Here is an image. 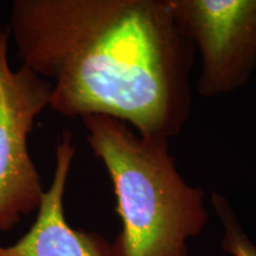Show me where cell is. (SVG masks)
<instances>
[{
	"mask_svg": "<svg viewBox=\"0 0 256 256\" xmlns=\"http://www.w3.org/2000/svg\"><path fill=\"white\" fill-rule=\"evenodd\" d=\"M8 26L62 116L104 115L165 140L190 118L196 51L170 0H16Z\"/></svg>",
	"mask_w": 256,
	"mask_h": 256,
	"instance_id": "1",
	"label": "cell"
},
{
	"mask_svg": "<svg viewBox=\"0 0 256 256\" xmlns=\"http://www.w3.org/2000/svg\"><path fill=\"white\" fill-rule=\"evenodd\" d=\"M10 30L0 22V232L40 208L44 188L28 153L34 120L49 107L52 84L8 60Z\"/></svg>",
	"mask_w": 256,
	"mask_h": 256,
	"instance_id": "3",
	"label": "cell"
},
{
	"mask_svg": "<svg viewBox=\"0 0 256 256\" xmlns=\"http://www.w3.org/2000/svg\"><path fill=\"white\" fill-rule=\"evenodd\" d=\"M87 142L108 172L122 228L114 256H188V241L206 228V192L188 185L168 140L140 136L104 115L82 119Z\"/></svg>",
	"mask_w": 256,
	"mask_h": 256,
	"instance_id": "2",
	"label": "cell"
},
{
	"mask_svg": "<svg viewBox=\"0 0 256 256\" xmlns=\"http://www.w3.org/2000/svg\"><path fill=\"white\" fill-rule=\"evenodd\" d=\"M52 182L44 191L37 216L24 236L0 246V256H114L113 243L95 232L74 229L64 215V194L76 146L64 130L57 142Z\"/></svg>",
	"mask_w": 256,
	"mask_h": 256,
	"instance_id": "5",
	"label": "cell"
},
{
	"mask_svg": "<svg viewBox=\"0 0 256 256\" xmlns=\"http://www.w3.org/2000/svg\"><path fill=\"white\" fill-rule=\"evenodd\" d=\"M200 57L197 92L206 98L244 87L256 70V0H170Z\"/></svg>",
	"mask_w": 256,
	"mask_h": 256,
	"instance_id": "4",
	"label": "cell"
},
{
	"mask_svg": "<svg viewBox=\"0 0 256 256\" xmlns=\"http://www.w3.org/2000/svg\"><path fill=\"white\" fill-rule=\"evenodd\" d=\"M211 203L223 226V238L220 247L232 256H256L255 243L248 238L236 216L230 202L223 194L214 192Z\"/></svg>",
	"mask_w": 256,
	"mask_h": 256,
	"instance_id": "6",
	"label": "cell"
}]
</instances>
